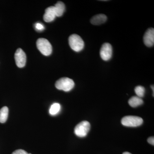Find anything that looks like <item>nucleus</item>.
Returning <instances> with one entry per match:
<instances>
[{
  "mask_svg": "<svg viewBox=\"0 0 154 154\" xmlns=\"http://www.w3.org/2000/svg\"><path fill=\"white\" fill-rule=\"evenodd\" d=\"M15 60L17 66L22 68L25 66L26 62V55L21 48H18L15 54Z\"/></svg>",
  "mask_w": 154,
  "mask_h": 154,
  "instance_id": "nucleus-7",
  "label": "nucleus"
},
{
  "mask_svg": "<svg viewBox=\"0 0 154 154\" xmlns=\"http://www.w3.org/2000/svg\"><path fill=\"white\" fill-rule=\"evenodd\" d=\"M91 129V124L88 121H84L77 125L75 127L74 132L76 135L84 137L87 135Z\"/></svg>",
  "mask_w": 154,
  "mask_h": 154,
  "instance_id": "nucleus-5",
  "label": "nucleus"
},
{
  "mask_svg": "<svg viewBox=\"0 0 154 154\" xmlns=\"http://www.w3.org/2000/svg\"><path fill=\"white\" fill-rule=\"evenodd\" d=\"M143 123V119L138 116H128L122 119L121 123L124 126L127 127H137L140 126Z\"/></svg>",
  "mask_w": 154,
  "mask_h": 154,
  "instance_id": "nucleus-4",
  "label": "nucleus"
},
{
  "mask_svg": "<svg viewBox=\"0 0 154 154\" xmlns=\"http://www.w3.org/2000/svg\"><path fill=\"white\" fill-rule=\"evenodd\" d=\"M113 49L111 45L109 43H105L102 45L100 49V54L103 60H109L112 56Z\"/></svg>",
  "mask_w": 154,
  "mask_h": 154,
  "instance_id": "nucleus-6",
  "label": "nucleus"
},
{
  "mask_svg": "<svg viewBox=\"0 0 154 154\" xmlns=\"http://www.w3.org/2000/svg\"><path fill=\"white\" fill-rule=\"evenodd\" d=\"M122 154H132L131 153L128 152H125L123 153Z\"/></svg>",
  "mask_w": 154,
  "mask_h": 154,
  "instance_id": "nucleus-20",
  "label": "nucleus"
},
{
  "mask_svg": "<svg viewBox=\"0 0 154 154\" xmlns=\"http://www.w3.org/2000/svg\"><path fill=\"white\" fill-rule=\"evenodd\" d=\"M60 105L59 103H54L51 105V107L50 108V114L52 115H56L60 112Z\"/></svg>",
  "mask_w": 154,
  "mask_h": 154,
  "instance_id": "nucleus-14",
  "label": "nucleus"
},
{
  "mask_svg": "<svg viewBox=\"0 0 154 154\" xmlns=\"http://www.w3.org/2000/svg\"><path fill=\"white\" fill-rule=\"evenodd\" d=\"M9 109L7 107H4L0 110V122H5L8 116Z\"/></svg>",
  "mask_w": 154,
  "mask_h": 154,
  "instance_id": "nucleus-13",
  "label": "nucleus"
},
{
  "mask_svg": "<svg viewBox=\"0 0 154 154\" xmlns=\"http://www.w3.org/2000/svg\"><path fill=\"white\" fill-rule=\"evenodd\" d=\"M69 45L72 49L76 52H79L82 50L85 43L82 38L77 34H72L69 37Z\"/></svg>",
  "mask_w": 154,
  "mask_h": 154,
  "instance_id": "nucleus-1",
  "label": "nucleus"
},
{
  "mask_svg": "<svg viewBox=\"0 0 154 154\" xmlns=\"http://www.w3.org/2000/svg\"><path fill=\"white\" fill-rule=\"evenodd\" d=\"M12 154H29L24 150L18 149L15 151Z\"/></svg>",
  "mask_w": 154,
  "mask_h": 154,
  "instance_id": "nucleus-16",
  "label": "nucleus"
},
{
  "mask_svg": "<svg viewBox=\"0 0 154 154\" xmlns=\"http://www.w3.org/2000/svg\"><path fill=\"white\" fill-rule=\"evenodd\" d=\"M144 43L146 46L150 47L153 46L154 44V29L149 28L145 33L143 36Z\"/></svg>",
  "mask_w": 154,
  "mask_h": 154,
  "instance_id": "nucleus-8",
  "label": "nucleus"
},
{
  "mask_svg": "<svg viewBox=\"0 0 154 154\" xmlns=\"http://www.w3.org/2000/svg\"><path fill=\"white\" fill-rule=\"evenodd\" d=\"M148 142L152 145H154V137H149L147 140Z\"/></svg>",
  "mask_w": 154,
  "mask_h": 154,
  "instance_id": "nucleus-18",
  "label": "nucleus"
},
{
  "mask_svg": "<svg viewBox=\"0 0 154 154\" xmlns=\"http://www.w3.org/2000/svg\"><path fill=\"white\" fill-rule=\"evenodd\" d=\"M151 88L152 89V90H153V96H154V85H152L151 86Z\"/></svg>",
  "mask_w": 154,
  "mask_h": 154,
  "instance_id": "nucleus-19",
  "label": "nucleus"
},
{
  "mask_svg": "<svg viewBox=\"0 0 154 154\" xmlns=\"http://www.w3.org/2000/svg\"><path fill=\"white\" fill-rule=\"evenodd\" d=\"M143 103V99L138 96H133L129 99L128 104L133 107H137Z\"/></svg>",
  "mask_w": 154,
  "mask_h": 154,
  "instance_id": "nucleus-12",
  "label": "nucleus"
},
{
  "mask_svg": "<svg viewBox=\"0 0 154 154\" xmlns=\"http://www.w3.org/2000/svg\"><path fill=\"white\" fill-rule=\"evenodd\" d=\"M56 17L54 6H51L45 10L43 19L45 22H50L54 21Z\"/></svg>",
  "mask_w": 154,
  "mask_h": 154,
  "instance_id": "nucleus-9",
  "label": "nucleus"
},
{
  "mask_svg": "<svg viewBox=\"0 0 154 154\" xmlns=\"http://www.w3.org/2000/svg\"><path fill=\"white\" fill-rule=\"evenodd\" d=\"M36 46L38 50L45 56H49L52 53V46L47 39L38 38L36 41Z\"/></svg>",
  "mask_w": 154,
  "mask_h": 154,
  "instance_id": "nucleus-3",
  "label": "nucleus"
},
{
  "mask_svg": "<svg viewBox=\"0 0 154 154\" xmlns=\"http://www.w3.org/2000/svg\"><path fill=\"white\" fill-rule=\"evenodd\" d=\"M35 27L37 30H44V27L41 23H37L35 25Z\"/></svg>",
  "mask_w": 154,
  "mask_h": 154,
  "instance_id": "nucleus-17",
  "label": "nucleus"
},
{
  "mask_svg": "<svg viewBox=\"0 0 154 154\" xmlns=\"http://www.w3.org/2000/svg\"><path fill=\"white\" fill-rule=\"evenodd\" d=\"M54 7L56 17H61L65 11V6L64 3L61 2H58Z\"/></svg>",
  "mask_w": 154,
  "mask_h": 154,
  "instance_id": "nucleus-11",
  "label": "nucleus"
},
{
  "mask_svg": "<svg viewBox=\"0 0 154 154\" xmlns=\"http://www.w3.org/2000/svg\"><path fill=\"white\" fill-rule=\"evenodd\" d=\"M135 93L137 94L138 97L142 98L144 96L145 94V89L142 86H138L135 88Z\"/></svg>",
  "mask_w": 154,
  "mask_h": 154,
  "instance_id": "nucleus-15",
  "label": "nucleus"
},
{
  "mask_svg": "<svg viewBox=\"0 0 154 154\" xmlns=\"http://www.w3.org/2000/svg\"><path fill=\"white\" fill-rule=\"evenodd\" d=\"M75 86L74 81L69 78L64 77L57 81L55 83L56 88L59 90L65 92L71 91Z\"/></svg>",
  "mask_w": 154,
  "mask_h": 154,
  "instance_id": "nucleus-2",
  "label": "nucleus"
},
{
  "mask_svg": "<svg viewBox=\"0 0 154 154\" xmlns=\"http://www.w3.org/2000/svg\"><path fill=\"white\" fill-rule=\"evenodd\" d=\"M107 20V17L104 14H100L96 15L91 18V24L95 25H99L103 24L106 22Z\"/></svg>",
  "mask_w": 154,
  "mask_h": 154,
  "instance_id": "nucleus-10",
  "label": "nucleus"
}]
</instances>
